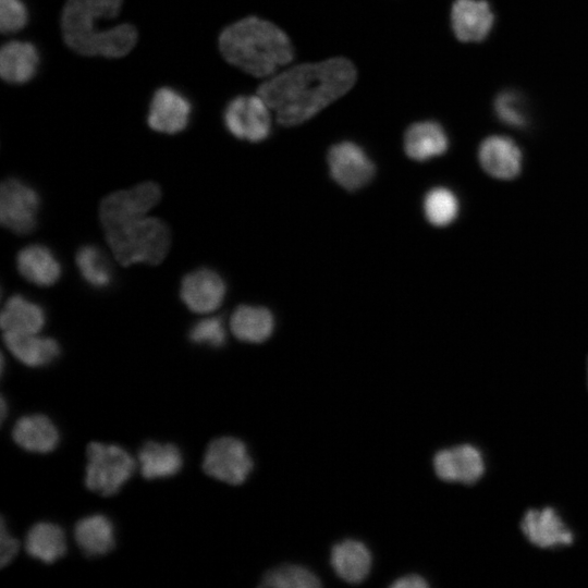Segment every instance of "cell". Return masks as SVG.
Instances as JSON below:
<instances>
[{"instance_id": "obj_1", "label": "cell", "mask_w": 588, "mask_h": 588, "mask_svg": "<svg viewBox=\"0 0 588 588\" xmlns=\"http://www.w3.org/2000/svg\"><path fill=\"white\" fill-rule=\"evenodd\" d=\"M356 69L345 58L305 63L283 71L261 84L257 94L285 126L313 118L355 84Z\"/></svg>"}, {"instance_id": "obj_2", "label": "cell", "mask_w": 588, "mask_h": 588, "mask_svg": "<svg viewBox=\"0 0 588 588\" xmlns=\"http://www.w3.org/2000/svg\"><path fill=\"white\" fill-rule=\"evenodd\" d=\"M123 0H66L61 13L65 44L75 52L96 57L120 58L137 41V30L128 23L109 29L98 28L102 20L119 15Z\"/></svg>"}, {"instance_id": "obj_3", "label": "cell", "mask_w": 588, "mask_h": 588, "mask_svg": "<svg viewBox=\"0 0 588 588\" xmlns=\"http://www.w3.org/2000/svg\"><path fill=\"white\" fill-rule=\"evenodd\" d=\"M219 48L231 64L254 76H270L294 57L290 38L271 22L248 16L220 34Z\"/></svg>"}, {"instance_id": "obj_4", "label": "cell", "mask_w": 588, "mask_h": 588, "mask_svg": "<svg viewBox=\"0 0 588 588\" xmlns=\"http://www.w3.org/2000/svg\"><path fill=\"white\" fill-rule=\"evenodd\" d=\"M106 237L115 259L125 267L136 262L158 265L171 244L168 225L146 216L106 230Z\"/></svg>"}, {"instance_id": "obj_5", "label": "cell", "mask_w": 588, "mask_h": 588, "mask_svg": "<svg viewBox=\"0 0 588 588\" xmlns=\"http://www.w3.org/2000/svg\"><path fill=\"white\" fill-rule=\"evenodd\" d=\"M86 457L85 486L102 497L118 493L135 470L132 455L117 444L90 442Z\"/></svg>"}, {"instance_id": "obj_6", "label": "cell", "mask_w": 588, "mask_h": 588, "mask_svg": "<svg viewBox=\"0 0 588 588\" xmlns=\"http://www.w3.org/2000/svg\"><path fill=\"white\" fill-rule=\"evenodd\" d=\"M253 469V460L245 443L234 437L211 441L205 452L203 470L229 485L243 483Z\"/></svg>"}, {"instance_id": "obj_7", "label": "cell", "mask_w": 588, "mask_h": 588, "mask_svg": "<svg viewBox=\"0 0 588 588\" xmlns=\"http://www.w3.org/2000/svg\"><path fill=\"white\" fill-rule=\"evenodd\" d=\"M160 198L161 191L152 182H145L107 196L99 207V217L105 231L145 217Z\"/></svg>"}, {"instance_id": "obj_8", "label": "cell", "mask_w": 588, "mask_h": 588, "mask_svg": "<svg viewBox=\"0 0 588 588\" xmlns=\"http://www.w3.org/2000/svg\"><path fill=\"white\" fill-rule=\"evenodd\" d=\"M270 107L257 94L237 96L225 107L223 121L235 137L257 143L267 138L271 131Z\"/></svg>"}, {"instance_id": "obj_9", "label": "cell", "mask_w": 588, "mask_h": 588, "mask_svg": "<svg viewBox=\"0 0 588 588\" xmlns=\"http://www.w3.org/2000/svg\"><path fill=\"white\" fill-rule=\"evenodd\" d=\"M39 196L17 179H7L0 191L1 223L16 234L32 232L37 223Z\"/></svg>"}, {"instance_id": "obj_10", "label": "cell", "mask_w": 588, "mask_h": 588, "mask_svg": "<svg viewBox=\"0 0 588 588\" xmlns=\"http://www.w3.org/2000/svg\"><path fill=\"white\" fill-rule=\"evenodd\" d=\"M328 164L332 179L350 192L367 185L376 171L365 150L352 142L333 145L328 152Z\"/></svg>"}, {"instance_id": "obj_11", "label": "cell", "mask_w": 588, "mask_h": 588, "mask_svg": "<svg viewBox=\"0 0 588 588\" xmlns=\"http://www.w3.org/2000/svg\"><path fill=\"white\" fill-rule=\"evenodd\" d=\"M433 468L443 481L474 485L485 474V462L477 448L460 444L438 451L433 457Z\"/></svg>"}, {"instance_id": "obj_12", "label": "cell", "mask_w": 588, "mask_h": 588, "mask_svg": "<svg viewBox=\"0 0 588 588\" xmlns=\"http://www.w3.org/2000/svg\"><path fill=\"white\" fill-rule=\"evenodd\" d=\"M192 115L189 100L171 87L157 89L149 103L147 123L164 134H176L186 128Z\"/></svg>"}, {"instance_id": "obj_13", "label": "cell", "mask_w": 588, "mask_h": 588, "mask_svg": "<svg viewBox=\"0 0 588 588\" xmlns=\"http://www.w3.org/2000/svg\"><path fill=\"white\" fill-rule=\"evenodd\" d=\"M225 292V283L218 272L199 268L183 278L180 296L189 310L207 314L222 304Z\"/></svg>"}, {"instance_id": "obj_14", "label": "cell", "mask_w": 588, "mask_h": 588, "mask_svg": "<svg viewBox=\"0 0 588 588\" xmlns=\"http://www.w3.org/2000/svg\"><path fill=\"white\" fill-rule=\"evenodd\" d=\"M526 538L539 548L572 544V531L552 507L528 510L520 524Z\"/></svg>"}, {"instance_id": "obj_15", "label": "cell", "mask_w": 588, "mask_h": 588, "mask_svg": "<svg viewBox=\"0 0 588 588\" xmlns=\"http://www.w3.org/2000/svg\"><path fill=\"white\" fill-rule=\"evenodd\" d=\"M451 20L460 40L480 41L488 36L494 15L485 0H456L452 5Z\"/></svg>"}, {"instance_id": "obj_16", "label": "cell", "mask_w": 588, "mask_h": 588, "mask_svg": "<svg viewBox=\"0 0 588 588\" xmlns=\"http://www.w3.org/2000/svg\"><path fill=\"white\" fill-rule=\"evenodd\" d=\"M478 156L483 170L497 179H513L522 168L519 148L511 138L505 136L493 135L487 137L480 144Z\"/></svg>"}, {"instance_id": "obj_17", "label": "cell", "mask_w": 588, "mask_h": 588, "mask_svg": "<svg viewBox=\"0 0 588 588\" xmlns=\"http://www.w3.org/2000/svg\"><path fill=\"white\" fill-rule=\"evenodd\" d=\"M12 438L20 448L40 454L52 452L60 441L57 426L42 414L25 415L17 419Z\"/></svg>"}, {"instance_id": "obj_18", "label": "cell", "mask_w": 588, "mask_h": 588, "mask_svg": "<svg viewBox=\"0 0 588 588\" xmlns=\"http://www.w3.org/2000/svg\"><path fill=\"white\" fill-rule=\"evenodd\" d=\"M39 53L29 41L11 40L0 51V74L10 84L29 82L37 73Z\"/></svg>"}, {"instance_id": "obj_19", "label": "cell", "mask_w": 588, "mask_h": 588, "mask_svg": "<svg viewBox=\"0 0 588 588\" xmlns=\"http://www.w3.org/2000/svg\"><path fill=\"white\" fill-rule=\"evenodd\" d=\"M20 274L39 286L53 285L61 277V265L46 246L33 244L21 249L16 257Z\"/></svg>"}, {"instance_id": "obj_20", "label": "cell", "mask_w": 588, "mask_h": 588, "mask_svg": "<svg viewBox=\"0 0 588 588\" xmlns=\"http://www.w3.org/2000/svg\"><path fill=\"white\" fill-rule=\"evenodd\" d=\"M449 146L443 127L434 121L412 124L404 134L405 154L413 160L426 161L444 154Z\"/></svg>"}, {"instance_id": "obj_21", "label": "cell", "mask_w": 588, "mask_h": 588, "mask_svg": "<svg viewBox=\"0 0 588 588\" xmlns=\"http://www.w3.org/2000/svg\"><path fill=\"white\" fill-rule=\"evenodd\" d=\"M3 341L10 353L28 367L51 364L60 355L59 343L46 336L21 333H3Z\"/></svg>"}, {"instance_id": "obj_22", "label": "cell", "mask_w": 588, "mask_h": 588, "mask_svg": "<svg viewBox=\"0 0 588 588\" xmlns=\"http://www.w3.org/2000/svg\"><path fill=\"white\" fill-rule=\"evenodd\" d=\"M74 539L87 556L105 555L114 548V526L102 514L88 515L75 524Z\"/></svg>"}, {"instance_id": "obj_23", "label": "cell", "mask_w": 588, "mask_h": 588, "mask_svg": "<svg viewBox=\"0 0 588 588\" xmlns=\"http://www.w3.org/2000/svg\"><path fill=\"white\" fill-rule=\"evenodd\" d=\"M371 562L370 551L357 540L341 541L331 551V566L341 579L350 584H358L366 579Z\"/></svg>"}, {"instance_id": "obj_24", "label": "cell", "mask_w": 588, "mask_h": 588, "mask_svg": "<svg viewBox=\"0 0 588 588\" xmlns=\"http://www.w3.org/2000/svg\"><path fill=\"white\" fill-rule=\"evenodd\" d=\"M138 462L145 479L168 478L181 470L183 455L175 444L147 441L139 449Z\"/></svg>"}, {"instance_id": "obj_25", "label": "cell", "mask_w": 588, "mask_h": 588, "mask_svg": "<svg viewBox=\"0 0 588 588\" xmlns=\"http://www.w3.org/2000/svg\"><path fill=\"white\" fill-rule=\"evenodd\" d=\"M46 321L42 307L23 295L11 296L1 311V328L4 332L33 334L41 330Z\"/></svg>"}, {"instance_id": "obj_26", "label": "cell", "mask_w": 588, "mask_h": 588, "mask_svg": "<svg viewBox=\"0 0 588 588\" xmlns=\"http://www.w3.org/2000/svg\"><path fill=\"white\" fill-rule=\"evenodd\" d=\"M230 328L240 341L261 343L272 334L274 318L265 307L241 305L231 316Z\"/></svg>"}, {"instance_id": "obj_27", "label": "cell", "mask_w": 588, "mask_h": 588, "mask_svg": "<svg viewBox=\"0 0 588 588\" xmlns=\"http://www.w3.org/2000/svg\"><path fill=\"white\" fill-rule=\"evenodd\" d=\"M25 550L33 559L51 564L66 553L63 529L49 522L33 525L25 538Z\"/></svg>"}, {"instance_id": "obj_28", "label": "cell", "mask_w": 588, "mask_h": 588, "mask_svg": "<svg viewBox=\"0 0 588 588\" xmlns=\"http://www.w3.org/2000/svg\"><path fill=\"white\" fill-rule=\"evenodd\" d=\"M75 260L81 275L93 287L103 289L112 282V267L99 247L82 246Z\"/></svg>"}, {"instance_id": "obj_29", "label": "cell", "mask_w": 588, "mask_h": 588, "mask_svg": "<svg viewBox=\"0 0 588 588\" xmlns=\"http://www.w3.org/2000/svg\"><path fill=\"white\" fill-rule=\"evenodd\" d=\"M424 212L431 224L445 226L456 218L458 213V200L455 194L449 188L434 187L425 196Z\"/></svg>"}, {"instance_id": "obj_30", "label": "cell", "mask_w": 588, "mask_h": 588, "mask_svg": "<svg viewBox=\"0 0 588 588\" xmlns=\"http://www.w3.org/2000/svg\"><path fill=\"white\" fill-rule=\"evenodd\" d=\"M321 583L308 568L299 565H283L265 574L261 587L317 588Z\"/></svg>"}, {"instance_id": "obj_31", "label": "cell", "mask_w": 588, "mask_h": 588, "mask_svg": "<svg viewBox=\"0 0 588 588\" xmlns=\"http://www.w3.org/2000/svg\"><path fill=\"white\" fill-rule=\"evenodd\" d=\"M189 340L198 345L220 347L226 340V331L221 317L205 318L193 324L188 332Z\"/></svg>"}, {"instance_id": "obj_32", "label": "cell", "mask_w": 588, "mask_h": 588, "mask_svg": "<svg viewBox=\"0 0 588 588\" xmlns=\"http://www.w3.org/2000/svg\"><path fill=\"white\" fill-rule=\"evenodd\" d=\"M494 109L498 118L507 125L522 127L527 123L524 101L514 91L501 93L494 101Z\"/></svg>"}, {"instance_id": "obj_33", "label": "cell", "mask_w": 588, "mask_h": 588, "mask_svg": "<svg viewBox=\"0 0 588 588\" xmlns=\"http://www.w3.org/2000/svg\"><path fill=\"white\" fill-rule=\"evenodd\" d=\"M28 22V11L22 0H0V29L12 34L23 29Z\"/></svg>"}, {"instance_id": "obj_34", "label": "cell", "mask_w": 588, "mask_h": 588, "mask_svg": "<svg viewBox=\"0 0 588 588\" xmlns=\"http://www.w3.org/2000/svg\"><path fill=\"white\" fill-rule=\"evenodd\" d=\"M1 556L0 563L1 567L7 566L12 562L19 551V541L12 537V535L7 530L4 519H1Z\"/></svg>"}, {"instance_id": "obj_35", "label": "cell", "mask_w": 588, "mask_h": 588, "mask_svg": "<svg viewBox=\"0 0 588 588\" xmlns=\"http://www.w3.org/2000/svg\"><path fill=\"white\" fill-rule=\"evenodd\" d=\"M393 588H426L428 587L427 580L417 574H411L397 578L391 584Z\"/></svg>"}, {"instance_id": "obj_36", "label": "cell", "mask_w": 588, "mask_h": 588, "mask_svg": "<svg viewBox=\"0 0 588 588\" xmlns=\"http://www.w3.org/2000/svg\"><path fill=\"white\" fill-rule=\"evenodd\" d=\"M5 408H7L5 401H4V399L2 397V400H1V419H2V420H3L4 417H5Z\"/></svg>"}]
</instances>
